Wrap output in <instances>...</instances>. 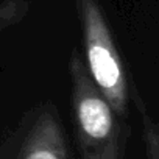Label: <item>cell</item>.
Returning <instances> with one entry per match:
<instances>
[{
  "mask_svg": "<svg viewBox=\"0 0 159 159\" xmlns=\"http://www.w3.org/2000/svg\"><path fill=\"white\" fill-rule=\"evenodd\" d=\"M70 105L80 159H123L128 125L116 116L88 73L86 64L72 50L69 59Z\"/></svg>",
  "mask_w": 159,
  "mask_h": 159,
  "instance_id": "obj_1",
  "label": "cell"
},
{
  "mask_svg": "<svg viewBox=\"0 0 159 159\" xmlns=\"http://www.w3.org/2000/svg\"><path fill=\"white\" fill-rule=\"evenodd\" d=\"M86 50V69L92 83L117 117L126 119L129 88L109 25L97 0H76Z\"/></svg>",
  "mask_w": 159,
  "mask_h": 159,
  "instance_id": "obj_2",
  "label": "cell"
},
{
  "mask_svg": "<svg viewBox=\"0 0 159 159\" xmlns=\"http://www.w3.org/2000/svg\"><path fill=\"white\" fill-rule=\"evenodd\" d=\"M13 159H70L66 133L53 105L34 111Z\"/></svg>",
  "mask_w": 159,
  "mask_h": 159,
  "instance_id": "obj_3",
  "label": "cell"
},
{
  "mask_svg": "<svg viewBox=\"0 0 159 159\" xmlns=\"http://www.w3.org/2000/svg\"><path fill=\"white\" fill-rule=\"evenodd\" d=\"M134 102L139 109L140 122H142V133H143V140L147 145V156L148 159H159V134H157V126L151 116L147 111L145 103L139 97V94H134Z\"/></svg>",
  "mask_w": 159,
  "mask_h": 159,
  "instance_id": "obj_4",
  "label": "cell"
},
{
  "mask_svg": "<svg viewBox=\"0 0 159 159\" xmlns=\"http://www.w3.org/2000/svg\"><path fill=\"white\" fill-rule=\"evenodd\" d=\"M28 11L25 0H5L0 2V31L19 22Z\"/></svg>",
  "mask_w": 159,
  "mask_h": 159,
  "instance_id": "obj_5",
  "label": "cell"
}]
</instances>
